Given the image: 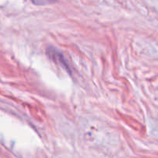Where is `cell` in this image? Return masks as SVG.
<instances>
[{
	"label": "cell",
	"mask_w": 158,
	"mask_h": 158,
	"mask_svg": "<svg viewBox=\"0 0 158 158\" xmlns=\"http://www.w3.org/2000/svg\"><path fill=\"white\" fill-rule=\"evenodd\" d=\"M46 53L54 62H56L59 65H60L62 67L65 68L66 70L69 71V66L66 63V60L60 51H58L54 47H49L46 49Z\"/></svg>",
	"instance_id": "1"
},
{
	"label": "cell",
	"mask_w": 158,
	"mask_h": 158,
	"mask_svg": "<svg viewBox=\"0 0 158 158\" xmlns=\"http://www.w3.org/2000/svg\"><path fill=\"white\" fill-rule=\"evenodd\" d=\"M36 6H46L54 3V0H31Z\"/></svg>",
	"instance_id": "2"
}]
</instances>
